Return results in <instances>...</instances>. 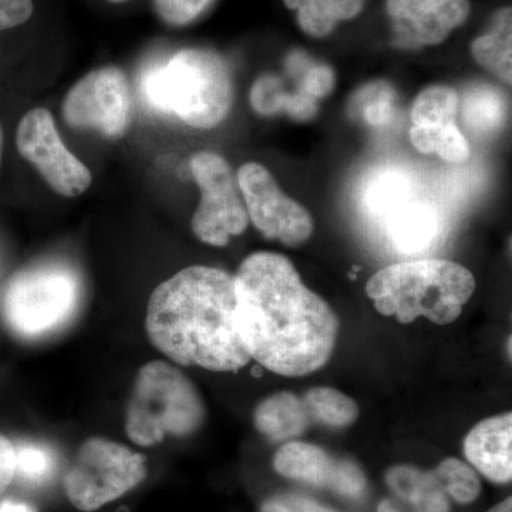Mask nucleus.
Listing matches in <instances>:
<instances>
[{"label":"nucleus","instance_id":"1","mask_svg":"<svg viewBox=\"0 0 512 512\" xmlns=\"http://www.w3.org/2000/svg\"><path fill=\"white\" fill-rule=\"evenodd\" d=\"M235 329L251 359L276 375L301 377L328 365L339 319L306 288L291 259L255 252L234 275Z\"/></svg>","mask_w":512,"mask_h":512},{"label":"nucleus","instance_id":"2","mask_svg":"<svg viewBox=\"0 0 512 512\" xmlns=\"http://www.w3.org/2000/svg\"><path fill=\"white\" fill-rule=\"evenodd\" d=\"M234 276L212 266H188L148 299L146 330L171 362L211 372H238L251 362L235 329Z\"/></svg>","mask_w":512,"mask_h":512},{"label":"nucleus","instance_id":"3","mask_svg":"<svg viewBox=\"0 0 512 512\" xmlns=\"http://www.w3.org/2000/svg\"><path fill=\"white\" fill-rule=\"evenodd\" d=\"M148 106L185 126L211 130L222 124L234 104V79L227 60L208 49H183L151 66L141 79Z\"/></svg>","mask_w":512,"mask_h":512},{"label":"nucleus","instance_id":"4","mask_svg":"<svg viewBox=\"0 0 512 512\" xmlns=\"http://www.w3.org/2000/svg\"><path fill=\"white\" fill-rule=\"evenodd\" d=\"M474 291L473 272L447 259L397 262L380 269L366 285L376 311L403 325L419 318L450 325L460 318Z\"/></svg>","mask_w":512,"mask_h":512},{"label":"nucleus","instance_id":"5","mask_svg":"<svg viewBox=\"0 0 512 512\" xmlns=\"http://www.w3.org/2000/svg\"><path fill=\"white\" fill-rule=\"evenodd\" d=\"M207 409L197 386L178 367L153 360L138 370L126 410L128 439L153 447L168 437L184 439L197 433Z\"/></svg>","mask_w":512,"mask_h":512},{"label":"nucleus","instance_id":"6","mask_svg":"<svg viewBox=\"0 0 512 512\" xmlns=\"http://www.w3.org/2000/svg\"><path fill=\"white\" fill-rule=\"evenodd\" d=\"M82 298V279L72 266L37 262L9 279L0 295V315L19 339H45L72 322Z\"/></svg>","mask_w":512,"mask_h":512},{"label":"nucleus","instance_id":"7","mask_svg":"<svg viewBox=\"0 0 512 512\" xmlns=\"http://www.w3.org/2000/svg\"><path fill=\"white\" fill-rule=\"evenodd\" d=\"M147 473L143 454L117 441L90 437L64 473V494L77 510L97 511L134 490Z\"/></svg>","mask_w":512,"mask_h":512},{"label":"nucleus","instance_id":"8","mask_svg":"<svg viewBox=\"0 0 512 512\" xmlns=\"http://www.w3.org/2000/svg\"><path fill=\"white\" fill-rule=\"evenodd\" d=\"M366 207L397 254H424L441 237L443 220L436 205L402 174L379 175L367 191Z\"/></svg>","mask_w":512,"mask_h":512},{"label":"nucleus","instance_id":"9","mask_svg":"<svg viewBox=\"0 0 512 512\" xmlns=\"http://www.w3.org/2000/svg\"><path fill=\"white\" fill-rule=\"evenodd\" d=\"M190 171L201 192L192 232L204 244L227 247L231 238L244 234L249 225L237 177L228 161L212 151L194 154Z\"/></svg>","mask_w":512,"mask_h":512},{"label":"nucleus","instance_id":"10","mask_svg":"<svg viewBox=\"0 0 512 512\" xmlns=\"http://www.w3.org/2000/svg\"><path fill=\"white\" fill-rule=\"evenodd\" d=\"M130 84L120 67L104 66L83 76L64 96L63 119L77 130H92L107 140L126 136L131 123Z\"/></svg>","mask_w":512,"mask_h":512},{"label":"nucleus","instance_id":"11","mask_svg":"<svg viewBox=\"0 0 512 512\" xmlns=\"http://www.w3.org/2000/svg\"><path fill=\"white\" fill-rule=\"evenodd\" d=\"M237 181L249 222L269 241L301 247L313 234V220L303 205L281 190L271 171L259 163L238 170Z\"/></svg>","mask_w":512,"mask_h":512},{"label":"nucleus","instance_id":"12","mask_svg":"<svg viewBox=\"0 0 512 512\" xmlns=\"http://www.w3.org/2000/svg\"><path fill=\"white\" fill-rule=\"evenodd\" d=\"M16 146L20 156L62 197H80L93 183L92 171L63 143L55 119L46 109L30 110L20 119Z\"/></svg>","mask_w":512,"mask_h":512},{"label":"nucleus","instance_id":"13","mask_svg":"<svg viewBox=\"0 0 512 512\" xmlns=\"http://www.w3.org/2000/svg\"><path fill=\"white\" fill-rule=\"evenodd\" d=\"M279 476L332 491L349 500H359L366 494L367 480L362 468L348 458H336L325 448L305 441H288L279 447L274 457Z\"/></svg>","mask_w":512,"mask_h":512},{"label":"nucleus","instance_id":"14","mask_svg":"<svg viewBox=\"0 0 512 512\" xmlns=\"http://www.w3.org/2000/svg\"><path fill=\"white\" fill-rule=\"evenodd\" d=\"M393 45L416 50L437 46L471 13L468 0H387Z\"/></svg>","mask_w":512,"mask_h":512},{"label":"nucleus","instance_id":"15","mask_svg":"<svg viewBox=\"0 0 512 512\" xmlns=\"http://www.w3.org/2000/svg\"><path fill=\"white\" fill-rule=\"evenodd\" d=\"M512 414L504 413L480 421L464 440L468 463L495 484L511 483Z\"/></svg>","mask_w":512,"mask_h":512},{"label":"nucleus","instance_id":"16","mask_svg":"<svg viewBox=\"0 0 512 512\" xmlns=\"http://www.w3.org/2000/svg\"><path fill=\"white\" fill-rule=\"evenodd\" d=\"M312 423L303 397L291 392H278L265 397L254 412L255 429L274 443L299 439Z\"/></svg>","mask_w":512,"mask_h":512},{"label":"nucleus","instance_id":"17","mask_svg":"<svg viewBox=\"0 0 512 512\" xmlns=\"http://www.w3.org/2000/svg\"><path fill=\"white\" fill-rule=\"evenodd\" d=\"M386 484L400 500L416 512H450V498L433 471L413 466H394L386 473Z\"/></svg>","mask_w":512,"mask_h":512},{"label":"nucleus","instance_id":"18","mask_svg":"<svg viewBox=\"0 0 512 512\" xmlns=\"http://www.w3.org/2000/svg\"><path fill=\"white\" fill-rule=\"evenodd\" d=\"M251 106L261 116H275L284 113L298 121L313 119L318 103L301 89L289 93L284 83L274 74L259 77L251 90Z\"/></svg>","mask_w":512,"mask_h":512},{"label":"nucleus","instance_id":"19","mask_svg":"<svg viewBox=\"0 0 512 512\" xmlns=\"http://www.w3.org/2000/svg\"><path fill=\"white\" fill-rule=\"evenodd\" d=\"M288 9L296 10L299 28L312 37H325L339 22L355 19L366 0H284Z\"/></svg>","mask_w":512,"mask_h":512},{"label":"nucleus","instance_id":"20","mask_svg":"<svg viewBox=\"0 0 512 512\" xmlns=\"http://www.w3.org/2000/svg\"><path fill=\"white\" fill-rule=\"evenodd\" d=\"M511 47V8H504L490 32L471 43V55L485 70L511 84Z\"/></svg>","mask_w":512,"mask_h":512},{"label":"nucleus","instance_id":"21","mask_svg":"<svg viewBox=\"0 0 512 512\" xmlns=\"http://www.w3.org/2000/svg\"><path fill=\"white\" fill-rule=\"evenodd\" d=\"M505 111L503 94L487 84L468 90L460 99L461 119L476 134H491L503 126Z\"/></svg>","mask_w":512,"mask_h":512},{"label":"nucleus","instance_id":"22","mask_svg":"<svg viewBox=\"0 0 512 512\" xmlns=\"http://www.w3.org/2000/svg\"><path fill=\"white\" fill-rule=\"evenodd\" d=\"M313 423L330 429H346L359 417V406L352 397L332 387H313L303 396Z\"/></svg>","mask_w":512,"mask_h":512},{"label":"nucleus","instance_id":"23","mask_svg":"<svg viewBox=\"0 0 512 512\" xmlns=\"http://www.w3.org/2000/svg\"><path fill=\"white\" fill-rule=\"evenodd\" d=\"M460 96L447 86H430L419 93L412 107L414 127H447L457 124Z\"/></svg>","mask_w":512,"mask_h":512},{"label":"nucleus","instance_id":"24","mask_svg":"<svg viewBox=\"0 0 512 512\" xmlns=\"http://www.w3.org/2000/svg\"><path fill=\"white\" fill-rule=\"evenodd\" d=\"M410 140L421 154H437L448 163H464L470 158V144L457 124L447 127H412Z\"/></svg>","mask_w":512,"mask_h":512},{"label":"nucleus","instance_id":"25","mask_svg":"<svg viewBox=\"0 0 512 512\" xmlns=\"http://www.w3.org/2000/svg\"><path fill=\"white\" fill-rule=\"evenodd\" d=\"M433 473L436 474L448 498H453L457 504L474 503L483 490L477 471L458 458H446Z\"/></svg>","mask_w":512,"mask_h":512},{"label":"nucleus","instance_id":"26","mask_svg":"<svg viewBox=\"0 0 512 512\" xmlns=\"http://www.w3.org/2000/svg\"><path fill=\"white\" fill-rule=\"evenodd\" d=\"M350 113L362 117L367 126H387L393 120V90L384 83L369 84L357 92L355 99L350 103Z\"/></svg>","mask_w":512,"mask_h":512},{"label":"nucleus","instance_id":"27","mask_svg":"<svg viewBox=\"0 0 512 512\" xmlns=\"http://www.w3.org/2000/svg\"><path fill=\"white\" fill-rule=\"evenodd\" d=\"M288 67L292 73L301 76V87L313 99H323L335 89L336 76L328 64L311 62L303 53L289 56Z\"/></svg>","mask_w":512,"mask_h":512},{"label":"nucleus","instance_id":"28","mask_svg":"<svg viewBox=\"0 0 512 512\" xmlns=\"http://www.w3.org/2000/svg\"><path fill=\"white\" fill-rule=\"evenodd\" d=\"M16 474L29 484L45 483L55 470V456L42 444L25 443L15 446Z\"/></svg>","mask_w":512,"mask_h":512},{"label":"nucleus","instance_id":"29","mask_svg":"<svg viewBox=\"0 0 512 512\" xmlns=\"http://www.w3.org/2000/svg\"><path fill=\"white\" fill-rule=\"evenodd\" d=\"M215 0H153L158 19L171 28H184L197 22Z\"/></svg>","mask_w":512,"mask_h":512},{"label":"nucleus","instance_id":"30","mask_svg":"<svg viewBox=\"0 0 512 512\" xmlns=\"http://www.w3.org/2000/svg\"><path fill=\"white\" fill-rule=\"evenodd\" d=\"M261 512H336L306 495L276 494L262 504Z\"/></svg>","mask_w":512,"mask_h":512},{"label":"nucleus","instance_id":"31","mask_svg":"<svg viewBox=\"0 0 512 512\" xmlns=\"http://www.w3.org/2000/svg\"><path fill=\"white\" fill-rule=\"evenodd\" d=\"M33 13V0H0V33L26 25Z\"/></svg>","mask_w":512,"mask_h":512},{"label":"nucleus","instance_id":"32","mask_svg":"<svg viewBox=\"0 0 512 512\" xmlns=\"http://www.w3.org/2000/svg\"><path fill=\"white\" fill-rule=\"evenodd\" d=\"M16 453L15 444L0 434V497L15 480Z\"/></svg>","mask_w":512,"mask_h":512},{"label":"nucleus","instance_id":"33","mask_svg":"<svg viewBox=\"0 0 512 512\" xmlns=\"http://www.w3.org/2000/svg\"><path fill=\"white\" fill-rule=\"evenodd\" d=\"M0 512H36L29 504L22 501L5 500L0 503Z\"/></svg>","mask_w":512,"mask_h":512},{"label":"nucleus","instance_id":"34","mask_svg":"<svg viewBox=\"0 0 512 512\" xmlns=\"http://www.w3.org/2000/svg\"><path fill=\"white\" fill-rule=\"evenodd\" d=\"M488 512H512V498H505L500 504L494 505Z\"/></svg>","mask_w":512,"mask_h":512},{"label":"nucleus","instance_id":"35","mask_svg":"<svg viewBox=\"0 0 512 512\" xmlns=\"http://www.w3.org/2000/svg\"><path fill=\"white\" fill-rule=\"evenodd\" d=\"M377 512H399L396 507L392 504V501L383 500L382 503L377 507Z\"/></svg>","mask_w":512,"mask_h":512},{"label":"nucleus","instance_id":"36","mask_svg":"<svg viewBox=\"0 0 512 512\" xmlns=\"http://www.w3.org/2000/svg\"><path fill=\"white\" fill-rule=\"evenodd\" d=\"M2 150H3V130H2V126H0V160H2Z\"/></svg>","mask_w":512,"mask_h":512},{"label":"nucleus","instance_id":"37","mask_svg":"<svg viewBox=\"0 0 512 512\" xmlns=\"http://www.w3.org/2000/svg\"><path fill=\"white\" fill-rule=\"evenodd\" d=\"M107 2L113 3V5H123V3H127L128 0H107Z\"/></svg>","mask_w":512,"mask_h":512}]
</instances>
